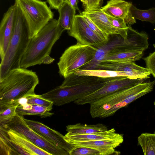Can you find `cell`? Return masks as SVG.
<instances>
[{
  "mask_svg": "<svg viewBox=\"0 0 155 155\" xmlns=\"http://www.w3.org/2000/svg\"><path fill=\"white\" fill-rule=\"evenodd\" d=\"M110 78L73 73L65 78L61 85L40 96L52 102L53 105L61 106L93 93L102 87Z\"/></svg>",
  "mask_w": 155,
  "mask_h": 155,
  "instance_id": "obj_1",
  "label": "cell"
},
{
  "mask_svg": "<svg viewBox=\"0 0 155 155\" xmlns=\"http://www.w3.org/2000/svg\"><path fill=\"white\" fill-rule=\"evenodd\" d=\"M65 30L58 20L53 18L35 35L30 38L20 63L27 68L42 64H49L54 60L49 54L54 44Z\"/></svg>",
  "mask_w": 155,
  "mask_h": 155,
  "instance_id": "obj_2",
  "label": "cell"
},
{
  "mask_svg": "<svg viewBox=\"0 0 155 155\" xmlns=\"http://www.w3.org/2000/svg\"><path fill=\"white\" fill-rule=\"evenodd\" d=\"M155 81L143 82L119 90L90 104V112L93 118H104L113 115L119 109L151 92Z\"/></svg>",
  "mask_w": 155,
  "mask_h": 155,
  "instance_id": "obj_3",
  "label": "cell"
},
{
  "mask_svg": "<svg viewBox=\"0 0 155 155\" xmlns=\"http://www.w3.org/2000/svg\"><path fill=\"white\" fill-rule=\"evenodd\" d=\"M39 82L36 73L31 70L21 67L12 70L0 80V107L35 94Z\"/></svg>",
  "mask_w": 155,
  "mask_h": 155,
  "instance_id": "obj_4",
  "label": "cell"
},
{
  "mask_svg": "<svg viewBox=\"0 0 155 155\" xmlns=\"http://www.w3.org/2000/svg\"><path fill=\"white\" fill-rule=\"evenodd\" d=\"M16 5L13 34L6 52L1 60L0 80L12 70L20 67L21 58L30 39L25 19L19 8Z\"/></svg>",
  "mask_w": 155,
  "mask_h": 155,
  "instance_id": "obj_5",
  "label": "cell"
},
{
  "mask_svg": "<svg viewBox=\"0 0 155 155\" xmlns=\"http://www.w3.org/2000/svg\"><path fill=\"white\" fill-rule=\"evenodd\" d=\"M27 23L30 38L35 35L48 22L54 14L46 2L40 0H15Z\"/></svg>",
  "mask_w": 155,
  "mask_h": 155,
  "instance_id": "obj_6",
  "label": "cell"
},
{
  "mask_svg": "<svg viewBox=\"0 0 155 155\" xmlns=\"http://www.w3.org/2000/svg\"><path fill=\"white\" fill-rule=\"evenodd\" d=\"M97 48L78 43L64 51L57 64L59 73L64 78L85 66L93 59Z\"/></svg>",
  "mask_w": 155,
  "mask_h": 155,
  "instance_id": "obj_7",
  "label": "cell"
},
{
  "mask_svg": "<svg viewBox=\"0 0 155 155\" xmlns=\"http://www.w3.org/2000/svg\"><path fill=\"white\" fill-rule=\"evenodd\" d=\"M23 116L16 114L10 120L0 123V127L22 134L34 144L53 155H68L67 151L55 145L31 128Z\"/></svg>",
  "mask_w": 155,
  "mask_h": 155,
  "instance_id": "obj_8",
  "label": "cell"
},
{
  "mask_svg": "<svg viewBox=\"0 0 155 155\" xmlns=\"http://www.w3.org/2000/svg\"><path fill=\"white\" fill-rule=\"evenodd\" d=\"M146 80L143 78L132 79L126 76L110 78L101 88L93 93L75 101L74 102L78 105L90 104L117 91L128 88L143 83Z\"/></svg>",
  "mask_w": 155,
  "mask_h": 155,
  "instance_id": "obj_9",
  "label": "cell"
},
{
  "mask_svg": "<svg viewBox=\"0 0 155 155\" xmlns=\"http://www.w3.org/2000/svg\"><path fill=\"white\" fill-rule=\"evenodd\" d=\"M68 35L74 38L77 43L99 48L107 44L88 26L83 15H76Z\"/></svg>",
  "mask_w": 155,
  "mask_h": 155,
  "instance_id": "obj_10",
  "label": "cell"
},
{
  "mask_svg": "<svg viewBox=\"0 0 155 155\" xmlns=\"http://www.w3.org/2000/svg\"><path fill=\"white\" fill-rule=\"evenodd\" d=\"M93 69H105L121 71L132 79L150 78L151 74L147 68L139 66L134 61L123 62L109 61L101 62L94 65Z\"/></svg>",
  "mask_w": 155,
  "mask_h": 155,
  "instance_id": "obj_11",
  "label": "cell"
},
{
  "mask_svg": "<svg viewBox=\"0 0 155 155\" xmlns=\"http://www.w3.org/2000/svg\"><path fill=\"white\" fill-rule=\"evenodd\" d=\"M24 119L28 126L34 130L68 153L74 147L65 140L64 136L59 132L38 121Z\"/></svg>",
  "mask_w": 155,
  "mask_h": 155,
  "instance_id": "obj_12",
  "label": "cell"
},
{
  "mask_svg": "<svg viewBox=\"0 0 155 155\" xmlns=\"http://www.w3.org/2000/svg\"><path fill=\"white\" fill-rule=\"evenodd\" d=\"M16 5L9 8L4 14L0 25V54L1 60L6 52L12 35L14 25Z\"/></svg>",
  "mask_w": 155,
  "mask_h": 155,
  "instance_id": "obj_13",
  "label": "cell"
},
{
  "mask_svg": "<svg viewBox=\"0 0 155 155\" xmlns=\"http://www.w3.org/2000/svg\"><path fill=\"white\" fill-rule=\"evenodd\" d=\"M132 4L124 0H110L107 2L101 10L107 15L123 19L128 25L136 23L131 12Z\"/></svg>",
  "mask_w": 155,
  "mask_h": 155,
  "instance_id": "obj_14",
  "label": "cell"
},
{
  "mask_svg": "<svg viewBox=\"0 0 155 155\" xmlns=\"http://www.w3.org/2000/svg\"><path fill=\"white\" fill-rule=\"evenodd\" d=\"M66 141H89L94 140H108L119 142L121 143L124 141L122 134L116 132L114 128L104 132L90 134L64 136Z\"/></svg>",
  "mask_w": 155,
  "mask_h": 155,
  "instance_id": "obj_15",
  "label": "cell"
},
{
  "mask_svg": "<svg viewBox=\"0 0 155 155\" xmlns=\"http://www.w3.org/2000/svg\"><path fill=\"white\" fill-rule=\"evenodd\" d=\"M80 13L89 18L102 31L108 36L120 35L119 30L112 25L107 15L101 10V8L89 12L84 11Z\"/></svg>",
  "mask_w": 155,
  "mask_h": 155,
  "instance_id": "obj_16",
  "label": "cell"
},
{
  "mask_svg": "<svg viewBox=\"0 0 155 155\" xmlns=\"http://www.w3.org/2000/svg\"><path fill=\"white\" fill-rule=\"evenodd\" d=\"M66 141L73 147H87L97 150L101 152V155L118 154L120 152L116 151L115 148L121 144L119 142L108 140Z\"/></svg>",
  "mask_w": 155,
  "mask_h": 155,
  "instance_id": "obj_17",
  "label": "cell"
},
{
  "mask_svg": "<svg viewBox=\"0 0 155 155\" xmlns=\"http://www.w3.org/2000/svg\"><path fill=\"white\" fill-rule=\"evenodd\" d=\"M4 130L9 138L13 142L27 151L31 155H51L43 149L37 146L22 134L11 129H6L0 127Z\"/></svg>",
  "mask_w": 155,
  "mask_h": 155,
  "instance_id": "obj_18",
  "label": "cell"
},
{
  "mask_svg": "<svg viewBox=\"0 0 155 155\" xmlns=\"http://www.w3.org/2000/svg\"><path fill=\"white\" fill-rule=\"evenodd\" d=\"M116 42L110 49L104 59L101 62L109 61L135 62L140 59L142 57L143 51L120 50L114 46Z\"/></svg>",
  "mask_w": 155,
  "mask_h": 155,
  "instance_id": "obj_19",
  "label": "cell"
},
{
  "mask_svg": "<svg viewBox=\"0 0 155 155\" xmlns=\"http://www.w3.org/2000/svg\"><path fill=\"white\" fill-rule=\"evenodd\" d=\"M66 127L67 133L66 134L69 135L90 134L108 130L107 127L102 124L87 125L77 123L68 125Z\"/></svg>",
  "mask_w": 155,
  "mask_h": 155,
  "instance_id": "obj_20",
  "label": "cell"
},
{
  "mask_svg": "<svg viewBox=\"0 0 155 155\" xmlns=\"http://www.w3.org/2000/svg\"><path fill=\"white\" fill-rule=\"evenodd\" d=\"M76 9L67 2L64 1L58 9L59 17L58 21L65 30L71 28L76 15Z\"/></svg>",
  "mask_w": 155,
  "mask_h": 155,
  "instance_id": "obj_21",
  "label": "cell"
},
{
  "mask_svg": "<svg viewBox=\"0 0 155 155\" xmlns=\"http://www.w3.org/2000/svg\"><path fill=\"white\" fill-rule=\"evenodd\" d=\"M47 107L38 105H29L26 104H19L17 107L16 112L18 115L23 116L25 115H38L41 118L50 117L54 113Z\"/></svg>",
  "mask_w": 155,
  "mask_h": 155,
  "instance_id": "obj_22",
  "label": "cell"
},
{
  "mask_svg": "<svg viewBox=\"0 0 155 155\" xmlns=\"http://www.w3.org/2000/svg\"><path fill=\"white\" fill-rule=\"evenodd\" d=\"M74 73L79 75L96 77L101 78H110L127 75L123 72L100 69H79Z\"/></svg>",
  "mask_w": 155,
  "mask_h": 155,
  "instance_id": "obj_23",
  "label": "cell"
},
{
  "mask_svg": "<svg viewBox=\"0 0 155 155\" xmlns=\"http://www.w3.org/2000/svg\"><path fill=\"white\" fill-rule=\"evenodd\" d=\"M138 144L145 155H155V133H142L137 138Z\"/></svg>",
  "mask_w": 155,
  "mask_h": 155,
  "instance_id": "obj_24",
  "label": "cell"
},
{
  "mask_svg": "<svg viewBox=\"0 0 155 155\" xmlns=\"http://www.w3.org/2000/svg\"><path fill=\"white\" fill-rule=\"evenodd\" d=\"M131 10L133 16L135 19L149 22L153 24L155 23V8L145 10H141L132 5Z\"/></svg>",
  "mask_w": 155,
  "mask_h": 155,
  "instance_id": "obj_25",
  "label": "cell"
},
{
  "mask_svg": "<svg viewBox=\"0 0 155 155\" xmlns=\"http://www.w3.org/2000/svg\"><path fill=\"white\" fill-rule=\"evenodd\" d=\"M19 104L18 102L0 107V123L10 120L16 116V110Z\"/></svg>",
  "mask_w": 155,
  "mask_h": 155,
  "instance_id": "obj_26",
  "label": "cell"
},
{
  "mask_svg": "<svg viewBox=\"0 0 155 155\" xmlns=\"http://www.w3.org/2000/svg\"><path fill=\"white\" fill-rule=\"evenodd\" d=\"M107 15L112 25L119 31L120 36L124 39H127L128 27L124 21L120 18H115Z\"/></svg>",
  "mask_w": 155,
  "mask_h": 155,
  "instance_id": "obj_27",
  "label": "cell"
},
{
  "mask_svg": "<svg viewBox=\"0 0 155 155\" xmlns=\"http://www.w3.org/2000/svg\"><path fill=\"white\" fill-rule=\"evenodd\" d=\"M25 98L26 99V103L25 104L29 105H41L47 107L51 110H52V106L53 105V103L41 97L40 95L35 94L28 95Z\"/></svg>",
  "mask_w": 155,
  "mask_h": 155,
  "instance_id": "obj_28",
  "label": "cell"
},
{
  "mask_svg": "<svg viewBox=\"0 0 155 155\" xmlns=\"http://www.w3.org/2000/svg\"><path fill=\"white\" fill-rule=\"evenodd\" d=\"M69 155H101L97 150L84 147H74L69 152Z\"/></svg>",
  "mask_w": 155,
  "mask_h": 155,
  "instance_id": "obj_29",
  "label": "cell"
},
{
  "mask_svg": "<svg viewBox=\"0 0 155 155\" xmlns=\"http://www.w3.org/2000/svg\"><path fill=\"white\" fill-rule=\"evenodd\" d=\"M81 14L89 27L106 43H107L109 41V36L102 31L89 18Z\"/></svg>",
  "mask_w": 155,
  "mask_h": 155,
  "instance_id": "obj_30",
  "label": "cell"
},
{
  "mask_svg": "<svg viewBox=\"0 0 155 155\" xmlns=\"http://www.w3.org/2000/svg\"><path fill=\"white\" fill-rule=\"evenodd\" d=\"M147 68L153 76L155 78V51L150 53L147 57L143 58Z\"/></svg>",
  "mask_w": 155,
  "mask_h": 155,
  "instance_id": "obj_31",
  "label": "cell"
},
{
  "mask_svg": "<svg viewBox=\"0 0 155 155\" xmlns=\"http://www.w3.org/2000/svg\"><path fill=\"white\" fill-rule=\"evenodd\" d=\"M103 1V0H87L84 6V11L89 12L101 8Z\"/></svg>",
  "mask_w": 155,
  "mask_h": 155,
  "instance_id": "obj_32",
  "label": "cell"
},
{
  "mask_svg": "<svg viewBox=\"0 0 155 155\" xmlns=\"http://www.w3.org/2000/svg\"><path fill=\"white\" fill-rule=\"evenodd\" d=\"M64 0H47L51 9L58 10L64 2Z\"/></svg>",
  "mask_w": 155,
  "mask_h": 155,
  "instance_id": "obj_33",
  "label": "cell"
},
{
  "mask_svg": "<svg viewBox=\"0 0 155 155\" xmlns=\"http://www.w3.org/2000/svg\"><path fill=\"white\" fill-rule=\"evenodd\" d=\"M64 1L67 2L76 10L80 11L78 5V0H64Z\"/></svg>",
  "mask_w": 155,
  "mask_h": 155,
  "instance_id": "obj_34",
  "label": "cell"
},
{
  "mask_svg": "<svg viewBox=\"0 0 155 155\" xmlns=\"http://www.w3.org/2000/svg\"><path fill=\"white\" fill-rule=\"evenodd\" d=\"M80 1L82 2L83 5L84 6L86 4V0H80Z\"/></svg>",
  "mask_w": 155,
  "mask_h": 155,
  "instance_id": "obj_35",
  "label": "cell"
},
{
  "mask_svg": "<svg viewBox=\"0 0 155 155\" xmlns=\"http://www.w3.org/2000/svg\"><path fill=\"white\" fill-rule=\"evenodd\" d=\"M153 45L154 48H155V44H153Z\"/></svg>",
  "mask_w": 155,
  "mask_h": 155,
  "instance_id": "obj_36",
  "label": "cell"
},
{
  "mask_svg": "<svg viewBox=\"0 0 155 155\" xmlns=\"http://www.w3.org/2000/svg\"><path fill=\"white\" fill-rule=\"evenodd\" d=\"M154 105L155 106V101H154Z\"/></svg>",
  "mask_w": 155,
  "mask_h": 155,
  "instance_id": "obj_37",
  "label": "cell"
},
{
  "mask_svg": "<svg viewBox=\"0 0 155 155\" xmlns=\"http://www.w3.org/2000/svg\"><path fill=\"white\" fill-rule=\"evenodd\" d=\"M87 0H86V2ZM85 5H86V4H85Z\"/></svg>",
  "mask_w": 155,
  "mask_h": 155,
  "instance_id": "obj_38",
  "label": "cell"
},
{
  "mask_svg": "<svg viewBox=\"0 0 155 155\" xmlns=\"http://www.w3.org/2000/svg\"></svg>",
  "mask_w": 155,
  "mask_h": 155,
  "instance_id": "obj_39",
  "label": "cell"
}]
</instances>
